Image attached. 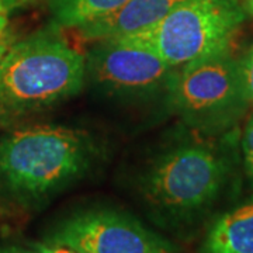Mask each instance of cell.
<instances>
[{
    "label": "cell",
    "mask_w": 253,
    "mask_h": 253,
    "mask_svg": "<svg viewBox=\"0 0 253 253\" xmlns=\"http://www.w3.org/2000/svg\"><path fill=\"white\" fill-rule=\"evenodd\" d=\"M242 152H244L245 169L253 186V116L249 118L245 126L244 136H242Z\"/></svg>",
    "instance_id": "obj_12"
},
{
    "label": "cell",
    "mask_w": 253,
    "mask_h": 253,
    "mask_svg": "<svg viewBox=\"0 0 253 253\" xmlns=\"http://www.w3.org/2000/svg\"><path fill=\"white\" fill-rule=\"evenodd\" d=\"M229 173L228 159L207 145H184L155 163L142 183L148 206L176 224L197 217L218 197Z\"/></svg>",
    "instance_id": "obj_3"
},
{
    "label": "cell",
    "mask_w": 253,
    "mask_h": 253,
    "mask_svg": "<svg viewBox=\"0 0 253 253\" xmlns=\"http://www.w3.org/2000/svg\"><path fill=\"white\" fill-rule=\"evenodd\" d=\"M200 253H253V197L212 222Z\"/></svg>",
    "instance_id": "obj_9"
},
{
    "label": "cell",
    "mask_w": 253,
    "mask_h": 253,
    "mask_svg": "<svg viewBox=\"0 0 253 253\" xmlns=\"http://www.w3.org/2000/svg\"><path fill=\"white\" fill-rule=\"evenodd\" d=\"M0 253H38L33 251H27L18 246H0Z\"/></svg>",
    "instance_id": "obj_14"
},
{
    "label": "cell",
    "mask_w": 253,
    "mask_h": 253,
    "mask_svg": "<svg viewBox=\"0 0 253 253\" xmlns=\"http://www.w3.org/2000/svg\"><path fill=\"white\" fill-rule=\"evenodd\" d=\"M36 249L38 253H82L71 249V248H66V246H61V245H54V244H37Z\"/></svg>",
    "instance_id": "obj_13"
},
{
    "label": "cell",
    "mask_w": 253,
    "mask_h": 253,
    "mask_svg": "<svg viewBox=\"0 0 253 253\" xmlns=\"http://www.w3.org/2000/svg\"><path fill=\"white\" fill-rule=\"evenodd\" d=\"M84 56L56 34H40L9 49L0 61V124H13L81 90Z\"/></svg>",
    "instance_id": "obj_1"
},
{
    "label": "cell",
    "mask_w": 253,
    "mask_h": 253,
    "mask_svg": "<svg viewBox=\"0 0 253 253\" xmlns=\"http://www.w3.org/2000/svg\"><path fill=\"white\" fill-rule=\"evenodd\" d=\"M128 0H49L54 24L81 28L120 9Z\"/></svg>",
    "instance_id": "obj_10"
},
{
    "label": "cell",
    "mask_w": 253,
    "mask_h": 253,
    "mask_svg": "<svg viewBox=\"0 0 253 253\" xmlns=\"http://www.w3.org/2000/svg\"><path fill=\"white\" fill-rule=\"evenodd\" d=\"M4 27H6V17L3 16V13H0V37H1Z\"/></svg>",
    "instance_id": "obj_16"
},
{
    "label": "cell",
    "mask_w": 253,
    "mask_h": 253,
    "mask_svg": "<svg viewBox=\"0 0 253 253\" xmlns=\"http://www.w3.org/2000/svg\"><path fill=\"white\" fill-rule=\"evenodd\" d=\"M238 65L246 99L249 103H253V45L245 54L244 58L238 61Z\"/></svg>",
    "instance_id": "obj_11"
},
{
    "label": "cell",
    "mask_w": 253,
    "mask_h": 253,
    "mask_svg": "<svg viewBox=\"0 0 253 253\" xmlns=\"http://www.w3.org/2000/svg\"><path fill=\"white\" fill-rule=\"evenodd\" d=\"M246 14L236 0H186L141 37L173 69L231 52Z\"/></svg>",
    "instance_id": "obj_4"
},
{
    "label": "cell",
    "mask_w": 253,
    "mask_h": 253,
    "mask_svg": "<svg viewBox=\"0 0 253 253\" xmlns=\"http://www.w3.org/2000/svg\"><path fill=\"white\" fill-rule=\"evenodd\" d=\"M166 94L173 110L189 126L208 132L234 126L249 104L239 65L231 52L176 69Z\"/></svg>",
    "instance_id": "obj_5"
},
{
    "label": "cell",
    "mask_w": 253,
    "mask_h": 253,
    "mask_svg": "<svg viewBox=\"0 0 253 253\" xmlns=\"http://www.w3.org/2000/svg\"><path fill=\"white\" fill-rule=\"evenodd\" d=\"M248 10L253 14V0H248Z\"/></svg>",
    "instance_id": "obj_18"
},
{
    "label": "cell",
    "mask_w": 253,
    "mask_h": 253,
    "mask_svg": "<svg viewBox=\"0 0 253 253\" xmlns=\"http://www.w3.org/2000/svg\"><path fill=\"white\" fill-rule=\"evenodd\" d=\"M0 13H4V6H3L1 0H0Z\"/></svg>",
    "instance_id": "obj_19"
},
{
    "label": "cell",
    "mask_w": 253,
    "mask_h": 253,
    "mask_svg": "<svg viewBox=\"0 0 253 253\" xmlns=\"http://www.w3.org/2000/svg\"><path fill=\"white\" fill-rule=\"evenodd\" d=\"M6 52H7V45H6V42L0 41V61L3 59V56L6 55Z\"/></svg>",
    "instance_id": "obj_15"
},
{
    "label": "cell",
    "mask_w": 253,
    "mask_h": 253,
    "mask_svg": "<svg viewBox=\"0 0 253 253\" xmlns=\"http://www.w3.org/2000/svg\"><path fill=\"white\" fill-rule=\"evenodd\" d=\"M89 138L62 126H36L0 141V187L24 201L62 190L89 168Z\"/></svg>",
    "instance_id": "obj_2"
},
{
    "label": "cell",
    "mask_w": 253,
    "mask_h": 253,
    "mask_svg": "<svg viewBox=\"0 0 253 253\" xmlns=\"http://www.w3.org/2000/svg\"><path fill=\"white\" fill-rule=\"evenodd\" d=\"M17 0H1L3 6H13Z\"/></svg>",
    "instance_id": "obj_17"
},
{
    "label": "cell",
    "mask_w": 253,
    "mask_h": 253,
    "mask_svg": "<svg viewBox=\"0 0 253 253\" xmlns=\"http://www.w3.org/2000/svg\"><path fill=\"white\" fill-rule=\"evenodd\" d=\"M186 0H128L120 9L78 28L87 41H107L142 34L154 28Z\"/></svg>",
    "instance_id": "obj_8"
},
{
    "label": "cell",
    "mask_w": 253,
    "mask_h": 253,
    "mask_svg": "<svg viewBox=\"0 0 253 253\" xmlns=\"http://www.w3.org/2000/svg\"><path fill=\"white\" fill-rule=\"evenodd\" d=\"M48 244L82 253H177L138 219L114 210H87L63 219Z\"/></svg>",
    "instance_id": "obj_7"
},
{
    "label": "cell",
    "mask_w": 253,
    "mask_h": 253,
    "mask_svg": "<svg viewBox=\"0 0 253 253\" xmlns=\"http://www.w3.org/2000/svg\"><path fill=\"white\" fill-rule=\"evenodd\" d=\"M86 59V76L94 86L124 99H148L168 93L176 69L141 37L100 41Z\"/></svg>",
    "instance_id": "obj_6"
}]
</instances>
